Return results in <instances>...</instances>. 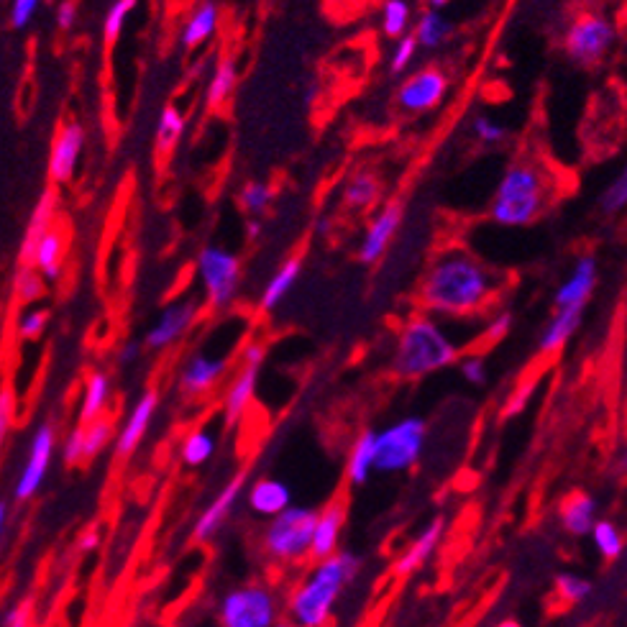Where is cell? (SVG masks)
Returning a JSON list of instances; mask_svg holds the SVG:
<instances>
[{
  "mask_svg": "<svg viewBox=\"0 0 627 627\" xmlns=\"http://www.w3.org/2000/svg\"><path fill=\"white\" fill-rule=\"evenodd\" d=\"M500 290V277L466 249L443 251L433 259L420 285V302L430 313L469 318L487 308Z\"/></svg>",
  "mask_w": 627,
  "mask_h": 627,
  "instance_id": "obj_1",
  "label": "cell"
},
{
  "mask_svg": "<svg viewBox=\"0 0 627 627\" xmlns=\"http://www.w3.org/2000/svg\"><path fill=\"white\" fill-rule=\"evenodd\" d=\"M361 569V558L351 551L315 561L310 574L287 597V620L300 627H328L336 602Z\"/></svg>",
  "mask_w": 627,
  "mask_h": 627,
  "instance_id": "obj_2",
  "label": "cell"
},
{
  "mask_svg": "<svg viewBox=\"0 0 627 627\" xmlns=\"http://www.w3.org/2000/svg\"><path fill=\"white\" fill-rule=\"evenodd\" d=\"M459 343L430 315H413L397 336L392 369L402 379H420L459 359Z\"/></svg>",
  "mask_w": 627,
  "mask_h": 627,
  "instance_id": "obj_3",
  "label": "cell"
},
{
  "mask_svg": "<svg viewBox=\"0 0 627 627\" xmlns=\"http://www.w3.org/2000/svg\"><path fill=\"white\" fill-rule=\"evenodd\" d=\"M548 200V177L533 162H515L502 175L489 215L500 226H528L543 213Z\"/></svg>",
  "mask_w": 627,
  "mask_h": 627,
  "instance_id": "obj_4",
  "label": "cell"
},
{
  "mask_svg": "<svg viewBox=\"0 0 627 627\" xmlns=\"http://www.w3.org/2000/svg\"><path fill=\"white\" fill-rule=\"evenodd\" d=\"M315 523H318V510L313 507H287L282 515L272 517L264 528V553L277 564H297L305 556H310Z\"/></svg>",
  "mask_w": 627,
  "mask_h": 627,
  "instance_id": "obj_5",
  "label": "cell"
},
{
  "mask_svg": "<svg viewBox=\"0 0 627 627\" xmlns=\"http://www.w3.org/2000/svg\"><path fill=\"white\" fill-rule=\"evenodd\" d=\"M215 617L221 627H274L282 620V604L267 584H241L218 599Z\"/></svg>",
  "mask_w": 627,
  "mask_h": 627,
  "instance_id": "obj_6",
  "label": "cell"
},
{
  "mask_svg": "<svg viewBox=\"0 0 627 627\" xmlns=\"http://www.w3.org/2000/svg\"><path fill=\"white\" fill-rule=\"evenodd\" d=\"M425 420L418 415L402 418L387 428L377 430L374 448H377V471L397 474L413 469L425 451Z\"/></svg>",
  "mask_w": 627,
  "mask_h": 627,
  "instance_id": "obj_7",
  "label": "cell"
},
{
  "mask_svg": "<svg viewBox=\"0 0 627 627\" xmlns=\"http://www.w3.org/2000/svg\"><path fill=\"white\" fill-rule=\"evenodd\" d=\"M617 41V26L610 16L584 11L566 29L564 52L579 67H594L602 62Z\"/></svg>",
  "mask_w": 627,
  "mask_h": 627,
  "instance_id": "obj_8",
  "label": "cell"
},
{
  "mask_svg": "<svg viewBox=\"0 0 627 627\" xmlns=\"http://www.w3.org/2000/svg\"><path fill=\"white\" fill-rule=\"evenodd\" d=\"M198 277L213 310L228 308L241 285V262L223 246H205L198 254Z\"/></svg>",
  "mask_w": 627,
  "mask_h": 627,
  "instance_id": "obj_9",
  "label": "cell"
},
{
  "mask_svg": "<svg viewBox=\"0 0 627 627\" xmlns=\"http://www.w3.org/2000/svg\"><path fill=\"white\" fill-rule=\"evenodd\" d=\"M228 366H231V359L226 354H210L205 349L190 354V359L182 364L180 377H177L182 397L198 400V397L210 395L228 374Z\"/></svg>",
  "mask_w": 627,
  "mask_h": 627,
  "instance_id": "obj_10",
  "label": "cell"
},
{
  "mask_svg": "<svg viewBox=\"0 0 627 627\" xmlns=\"http://www.w3.org/2000/svg\"><path fill=\"white\" fill-rule=\"evenodd\" d=\"M448 93V75L441 67H423L413 72L397 90V105L407 113H430L443 103Z\"/></svg>",
  "mask_w": 627,
  "mask_h": 627,
  "instance_id": "obj_11",
  "label": "cell"
},
{
  "mask_svg": "<svg viewBox=\"0 0 627 627\" xmlns=\"http://www.w3.org/2000/svg\"><path fill=\"white\" fill-rule=\"evenodd\" d=\"M54 443H57V433L49 423H41L36 428L34 438H31V448H29V459H26L24 469L18 474V482L13 494H16L18 502L31 500L36 492L41 489L44 479L49 474V466H52V456H54Z\"/></svg>",
  "mask_w": 627,
  "mask_h": 627,
  "instance_id": "obj_12",
  "label": "cell"
},
{
  "mask_svg": "<svg viewBox=\"0 0 627 627\" xmlns=\"http://www.w3.org/2000/svg\"><path fill=\"white\" fill-rule=\"evenodd\" d=\"M200 315V302L195 297H185V300H177L172 305L162 310V315L157 318V323L146 331V349L151 351H164L169 346H175L182 336L192 328V323L198 320Z\"/></svg>",
  "mask_w": 627,
  "mask_h": 627,
  "instance_id": "obj_13",
  "label": "cell"
},
{
  "mask_svg": "<svg viewBox=\"0 0 627 627\" xmlns=\"http://www.w3.org/2000/svg\"><path fill=\"white\" fill-rule=\"evenodd\" d=\"M82 146H85V131L80 123H62L49 151V180L54 185H67L75 177Z\"/></svg>",
  "mask_w": 627,
  "mask_h": 627,
  "instance_id": "obj_14",
  "label": "cell"
},
{
  "mask_svg": "<svg viewBox=\"0 0 627 627\" xmlns=\"http://www.w3.org/2000/svg\"><path fill=\"white\" fill-rule=\"evenodd\" d=\"M246 489V471H239L236 477H231L226 482V487L215 494V500L200 512V517L195 520V528H192V538L198 543H208L210 538L218 535V530L226 525V520L231 517L233 507L241 500V494Z\"/></svg>",
  "mask_w": 627,
  "mask_h": 627,
  "instance_id": "obj_15",
  "label": "cell"
},
{
  "mask_svg": "<svg viewBox=\"0 0 627 627\" xmlns=\"http://www.w3.org/2000/svg\"><path fill=\"white\" fill-rule=\"evenodd\" d=\"M599 279V264L594 256H579L569 277L556 290V310H584Z\"/></svg>",
  "mask_w": 627,
  "mask_h": 627,
  "instance_id": "obj_16",
  "label": "cell"
},
{
  "mask_svg": "<svg viewBox=\"0 0 627 627\" xmlns=\"http://www.w3.org/2000/svg\"><path fill=\"white\" fill-rule=\"evenodd\" d=\"M402 226V208L397 203H389L374 215V221L366 228L364 239L359 244V259L364 264H377L384 256V251L389 249L395 233Z\"/></svg>",
  "mask_w": 627,
  "mask_h": 627,
  "instance_id": "obj_17",
  "label": "cell"
},
{
  "mask_svg": "<svg viewBox=\"0 0 627 627\" xmlns=\"http://www.w3.org/2000/svg\"><path fill=\"white\" fill-rule=\"evenodd\" d=\"M443 533H446V520H443V517H433V520L410 540V546L397 556L395 569L392 571H395L397 576H410L418 569H423L430 558H433V553L438 551V546H441Z\"/></svg>",
  "mask_w": 627,
  "mask_h": 627,
  "instance_id": "obj_18",
  "label": "cell"
},
{
  "mask_svg": "<svg viewBox=\"0 0 627 627\" xmlns=\"http://www.w3.org/2000/svg\"><path fill=\"white\" fill-rule=\"evenodd\" d=\"M157 407H159L157 392H146V395L139 397V402L131 407V413H128L121 433L116 436L118 459H123V456H128V453H134L136 446L144 441V436L149 433L151 420H154V413H157Z\"/></svg>",
  "mask_w": 627,
  "mask_h": 627,
  "instance_id": "obj_19",
  "label": "cell"
},
{
  "mask_svg": "<svg viewBox=\"0 0 627 627\" xmlns=\"http://www.w3.org/2000/svg\"><path fill=\"white\" fill-rule=\"evenodd\" d=\"M246 502H249V510L254 515L272 520V517L282 515L287 507H292V489L282 479L262 477L249 487Z\"/></svg>",
  "mask_w": 627,
  "mask_h": 627,
  "instance_id": "obj_20",
  "label": "cell"
},
{
  "mask_svg": "<svg viewBox=\"0 0 627 627\" xmlns=\"http://www.w3.org/2000/svg\"><path fill=\"white\" fill-rule=\"evenodd\" d=\"M54 215H57V190H47L39 198V203H36L29 223H26L24 241H21V251H18L21 267H31L36 246L54 228Z\"/></svg>",
  "mask_w": 627,
  "mask_h": 627,
  "instance_id": "obj_21",
  "label": "cell"
},
{
  "mask_svg": "<svg viewBox=\"0 0 627 627\" xmlns=\"http://www.w3.org/2000/svg\"><path fill=\"white\" fill-rule=\"evenodd\" d=\"M343 520H346V510H343L341 502H331L328 507L318 512V523H315L313 533V546H310V556L315 561H323V558L338 553V540L343 533Z\"/></svg>",
  "mask_w": 627,
  "mask_h": 627,
  "instance_id": "obj_22",
  "label": "cell"
},
{
  "mask_svg": "<svg viewBox=\"0 0 627 627\" xmlns=\"http://www.w3.org/2000/svg\"><path fill=\"white\" fill-rule=\"evenodd\" d=\"M256 379H259V369L256 366H241L236 377L231 379L223 397V415H226L228 425H236L246 415L256 395Z\"/></svg>",
  "mask_w": 627,
  "mask_h": 627,
  "instance_id": "obj_23",
  "label": "cell"
},
{
  "mask_svg": "<svg viewBox=\"0 0 627 627\" xmlns=\"http://www.w3.org/2000/svg\"><path fill=\"white\" fill-rule=\"evenodd\" d=\"M597 500L592 494L587 492H574L569 494L564 502H561V510H558V517H561V525L569 535H589L592 533L594 523H597Z\"/></svg>",
  "mask_w": 627,
  "mask_h": 627,
  "instance_id": "obj_24",
  "label": "cell"
},
{
  "mask_svg": "<svg viewBox=\"0 0 627 627\" xmlns=\"http://www.w3.org/2000/svg\"><path fill=\"white\" fill-rule=\"evenodd\" d=\"M64 254H67V231L62 226H54L52 231L39 241L31 259V269L41 274V279H59L64 267Z\"/></svg>",
  "mask_w": 627,
  "mask_h": 627,
  "instance_id": "obj_25",
  "label": "cell"
},
{
  "mask_svg": "<svg viewBox=\"0 0 627 627\" xmlns=\"http://www.w3.org/2000/svg\"><path fill=\"white\" fill-rule=\"evenodd\" d=\"M581 315L584 310H556V315L548 320L538 338L540 354H556L558 349H564L569 338L579 331Z\"/></svg>",
  "mask_w": 627,
  "mask_h": 627,
  "instance_id": "obj_26",
  "label": "cell"
},
{
  "mask_svg": "<svg viewBox=\"0 0 627 627\" xmlns=\"http://www.w3.org/2000/svg\"><path fill=\"white\" fill-rule=\"evenodd\" d=\"M218 21H221V11L215 3H200L195 11L187 16L185 26H182L180 41L185 49H198L200 44L210 39L218 31Z\"/></svg>",
  "mask_w": 627,
  "mask_h": 627,
  "instance_id": "obj_27",
  "label": "cell"
},
{
  "mask_svg": "<svg viewBox=\"0 0 627 627\" xmlns=\"http://www.w3.org/2000/svg\"><path fill=\"white\" fill-rule=\"evenodd\" d=\"M374 436L377 430H366L354 441L349 451V461H346V474H349V482L361 487V484L369 482L374 471H377V448H374Z\"/></svg>",
  "mask_w": 627,
  "mask_h": 627,
  "instance_id": "obj_28",
  "label": "cell"
},
{
  "mask_svg": "<svg viewBox=\"0 0 627 627\" xmlns=\"http://www.w3.org/2000/svg\"><path fill=\"white\" fill-rule=\"evenodd\" d=\"M108 400H111V377L105 372H93L85 379V389H82L80 425H88L105 418Z\"/></svg>",
  "mask_w": 627,
  "mask_h": 627,
  "instance_id": "obj_29",
  "label": "cell"
},
{
  "mask_svg": "<svg viewBox=\"0 0 627 627\" xmlns=\"http://www.w3.org/2000/svg\"><path fill=\"white\" fill-rule=\"evenodd\" d=\"M300 272H302L300 256H290L287 262H282V267L272 274V279H269L267 287H264L262 297H259V308H262L264 313L277 308L279 302L290 295V290L295 287L297 279H300Z\"/></svg>",
  "mask_w": 627,
  "mask_h": 627,
  "instance_id": "obj_30",
  "label": "cell"
},
{
  "mask_svg": "<svg viewBox=\"0 0 627 627\" xmlns=\"http://www.w3.org/2000/svg\"><path fill=\"white\" fill-rule=\"evenodd\" d=\"M236 82H239V67H236V59L223 57L221 62L215 64L213 75H210L208 90H205V103L210 108H218V105L226 103L231 98V93L236 90Z\"/></svg>",
  "mask_w": 627,
  "mask_h": 627,
  "instance_id": "obj_31",
  "label": "cell"
},
{
  "mask_svg": "<svg viewBox=\"0 0 627 627\" xmlns=\"http://www.w3.org/2000/svg\"><path fill=\"white\" fill-rule=\"evenodd\" d=\"M215 448H218V438H215L213 430H190L180 446V461L185 466H190V469H198V466L208 464L213 459Z\"/></svg>",
  "mask_w": 627,
  "mask_h": 627,
  "instance_id": "obj_32",
  "label": "cell"
},
{
  "mask_svg": "<svg viewBox=\"0 0 627 627\" xmlns=\"http://www.w3.org/2000/svg\"><path fill=\"white\" fill-rule=\"evenodd\" d=\"M451 34V24L448 18L443 16V11H436V8H425L418 18V26H415V41L418 47L423 49H436L441 47L443 41Z\"/></svg>",
  "mask_w": 627,
  "mask_h": 627,
  "instance_id": "obj_33",
  "label": "cell"
},
{
  "mask_svg": "<svg viewBox=\"0 0 627 627\" xmlns=\"http://www.w3.org/2000/svg\"><path fill=\"white\" fill-rule=\"evenodd\" d=\"M379 198V180L374 172H356L343 190V203L354 210L372 208Z\"/></svg>",
  "mask_w": 627,
  "mask_h": 627,
  "instance_id": "obj_34",
  "label": "cell"
},
{
  "mask_svg": "<svg viewBox=\"0 0 627 627\" xmlns=\"http://www.w3.org/2000/svg\"><path fill=\"white\" fill-rule=\"evenodd\" d=\"M589 538H592L594 548H597V553L602 558H607V561H615V558H620L622 548H625V538H622V530L617 528L612 520H597L592 528V533H589Z\"/></svg>",
  "mask_w": 627,
  "mask_h": 627,
  "instance_id": "obj_35",
  "label": "cell"
},
{
  "mask_svg": "<svg viewBox=\"0 0 627 627\" xmlns=\"http://www.w3.org/2000/svg\"><path fill=\"white\" fill-rule=\"evenodd\" d=\"M182 131H185V116H182L180 108L169 105L164 108L162 116H159L157 123V151L159 154H169L175 149L177 141H180Z\"/></svg>",
  "mask_w": 627,
  "mask_h": 627,
  "instance_id": "obj_36",
  "label": "cell"
},
{
  "mask_svg": "<svg viewBox=\"0 0 627 627\" xmlns=\"http://www.w3.org/2000/svg\"><path fill=\"white\" fill-rule=\"evenodd\" d=\"M410 21H413V8L407 0H387L382 6V31L389 39L407 36Z\"/></svg>",
  "mask_w": 627,
  "mask_h": 627,
  "instance_id": "obj_37",
  "label": "cell"
},
{
  "mask_svg": "<svg viewBox=\"0 0 627 627\" xmlns=\"http://www.w3.org/2000/svg\"><path fill=\"white\" fill-rule=\"evenodd\" d=\"M82 438H85V448H82V464H85V461H93L113 441V420L100 418L95 423L82 425Z\"/></svg>",
  "mask_w": 627,
  "mask_h": 627,
  "instance_id": "obj_38",
  "label": "cell"
},
{
  "mask_svg": "<svg viewBox=\"0 0 627 627\" xmlns=\"http://www.w3.org/2000/svg\"><path fill=\"white\" fill-rule=\"evenodd\" d=\"M556 592H558V597L564 599V602L581 604L584 599L592 597V581L584 579V576H579V574H569V571H564V574L556 576Z\"/></svg>",
  "mask_w": 627,
  "mask_h": 627,
  "instance_id": "obj_39",
  "label": "cell"
},
{
  "mask_svg": "<svg viewBox=\"0 0 627 627\" xmlns=\"http://www.w3.org/2000/svg\"><path fill=\"white\" fill-rule=\"evenodd\" d=\"M239 200H241V205H244L246 213L259 215L272 205L274 190L267 185V182H246V185L241 187Z\"/></svg>",
  "mask_w": 627,
  "mask_h": 627,
  "instance_id": "obj_40",
  "label": "cell"
},
{
  "mask_svg": "<svg viewBox=\"0 0 627 627\" xmlns=\"http://www.w3.org/2000/svg\"><path fill=\"white\" fill-rule=\"evenodd\" d=\"M49 326V310L47 308H29L18 315V336L26 338V341H36V338L44 336Z\"/></svg>",
  "mask_w": 627,
  "mask_h": 627,
  "instance_id": "obj_41",
  "label": "cell"
},
{
  "mask_svg": "<svg viewBox=\"0 0 627 627\" xmlns=\"http://www.w3.org/2000/svg\"><path fill=\"white\" fill-rule=\"evenodd\" d=\"M134 8H136L134 0H118V3H113V6L108 8V13H105L103 18V36L108 44H113V41L121 36L123 24H126V18L131 16Z\"/></svg>",
  "mask_w": 627,
  "mask_h": 627,
  "instance_id": "obj_42",
  "label": "cell"
},
{
  "mask_svg": "<svg viewBox=\"0 0 627 627\" xmlns=\"http://www.w3.org/2000/svg\"><path fill=\"white\" fill-rule=\"evenodd\" d=\"M13 292L21 302H34L44 295V279L36 269L21 267L16 274V282H13Z\"/></svg>",
  "mask_w": 627,
  "mask_h": 627,
  "instance_id": "obj_43",
  "label": "cell"
},
{
  "mask_svg": "<svg viewBox=\"0 0 627 627\" xmlns=\"http://www.w3.org/2000/svg\"><path fill=\"white\" fill-rule=\"evenodd\" d=\"M602 208L604 213H620L627 208V164L620 169V175L610 182V187L604 190L602 195Z\"/></svg>",
  "mask_w": 627,
  "mask_h": 627,
  "instance_id": "obj_44",
  "label": "cell"
},
{
  "mask_svg": "<svg viewBox=\"0 0 627 627\" xmlns=\"http://www.w3.org/2000/svg\"><path fill=\"white\" fill-rule=\"evenodd\" d=\"M471 131H474V136L487 146H497L507 139V128L502 126L500 121H494L492 116H487V113H479V116L471 121Z\"/></svg>",
  "mask_w": 627,
  "mask_h": 627,
  "instance_id": "obj_45",
  "label": "cell"
},
{
  "mask_svg": "<svg viewBox=\"0 0 627 627\" xmlns=\"http://www.w3.org/2000/svg\"><path fill=\"white\" fill-rule=\"evenodd\" d=\"M415 54H418V41H415L413 34L397 39L395 49H392V57H389V70L395 72V75L405 72L407 67L415 62Z\"/></svg>",
  "mask_w": 627,
  "mask_h": 627,
  "instance_id": "obj_46",
  "label": "cell"
},
{
  "mask_svg": "<svg viewBox=\"0 0 627 627\" xmlns=\"http://www.w3.org/2000/svg\"><path fill=\"white\" fill-rule=\"evenodd\" d=\"M512 323H515V318H512L510 310H502V313H494L492 318H489L487 323H484L482 336L487 338L489 343L502 341V338H505L507 333L512 331Z\"/></svg>",
  "mask_w": 627,
  "mask_h": 627,
  "instance_id": "obj_47",
  "label": "cell"
},
{
  "mask_svg": "<svg viewBox=\"0 0 627 627\" xmlns=\"http://www.w3.org/2000/svg\"><path fill=\"white\" fill-rule=\"evenodd\" d=\"M487 361H484V356L479 354H466L464 359H461V377L466 379L469 384H477V387H482L484 382H487Z\"/></svg>",
  "mask_w": 627,
  "mask_h": 627,
  "instance_id": "obj_48",
  "label": "cell"
},
{
  "mask_svg": "<svg viewBox=\"0 0 627 627\" xmlns=\"http://www.w3.org/2000/svg\"><path fill=\"white\" fill-rule=\"evenodd\" d=\"M535 387H538V379H530V382L520 384V387H517L515 392H512V395H510V400H507L505 413H502V415H505V418H512V415L523 413L525 407H528L530 397L535 395Z\"/></svg>",
  "mask_w": 627,
  "mask_h": 627,
  "instance_id": "obj_49",
  "label": "cell"
},
{
  "mask_svg": "<svg viewBox=\"0 0 627 627\" xmlns=\"http://www.w3.org/2000/svg\"><path fill=\"white\" fill-rule=\"evenodd\" d=\"M82 448H85V438H82V425L72 428L64 438V446H62V456H64V464L77 466L82 464Z\"/></svg>",
  "mask_w": 627,
  "mask_h": 627,
  "instance_id": "obj_50",
  "label": "cell"
},
{
  "mask_svg": "<svg viewBox=\"0 0 627 627\" xmlns=\"http://www.w3.org/2000/svg\"><path fill=\"white\" fill-rule=\"evenodd\" d=\"M13 392L8 387L0 389V453H3V446H6V438H8V430H11L13 423Z\"/></svg>",
  "mask_w": 627,
  "mask_h": 627,
  "instance_id": "obj_51",
  "label": "cell"
},
{
  "mask_svg": "<svg viewBox=\"0 0 627 627\" xmlns=\"http://www.w3.org/2000/svg\"><path fill=\"white\" fill-rule=\"evenodd\" d=\"M39 3L36 0H16L11 6V26L13 29H26L34 21Z\"/></svg>",
  "mask_w": 627,
  "mask_h": 627,
  "instance_id": "obj_52",
  "label": "cell"
},
{
  "mask_svg": "<svg viewBox=\"0 0 627 627\" xmlns=\"http://www.w3.org/2000/svg\"><path fill=\"white\" fill-rule=\"evenodd\" d=\"M3 627H31V610L29 604H16L6 612Z\"/></svg>",
  "mask_w": 627,
  "mask_h": 627,
  "instance_id": "obj_53",
  "label": "cell"
},
{
  "mask_svg": "<svg viewBox=\"0 0 627 627\" xmlns=\"http://www.w3.org/2000/svg\"><path fill=\"white\" fill-rule=\"evenodd\" d=\"M264 356H267V351H264L262 343H246L244 351H241V366H256V369H262L264 364Z\"/></svg>",
  "mask_w": 627,
  "mask_h": 627,
  "instance_id": "obj_54",
  "label": "cell"
},
{
  "mask_svg": "<svg viewBox=\"0 0 627 627\" xmlns=\"http://www.w3.org/2000/svg\"><path fill=\"white\" fill-rule=\"evenodd\" d=\"M57 24L59 29H72V26L77 24V6L75 3H62L57 11Z\"/></svg>",
  "mask_w": 627,
  "mask_h": 627,
  "instance_id": "obj_55",
  "label": "cell"
},
{
  "mask_svg": "<svg viewBox=\"0 0 627 627\" xmlns=\"http://www.w3.org/2000/svg\"><path fill=\"white\" fill-rule=\"evenodd\" d=\"M141 356V343L139 341H126L121 346V351H118V364L121 366H128V364H134L136 359Z\"/></svg>",
  "mask_w": 627,
  "mask_h": 627,
  "instance_id": "obj_56",
  "label": "cell"
},
{
  "mask_svg": "<svg viewBox=\"0 0 627 627\" xmlns=\"http://www.w3.org/2000/svg\"><path fill=\"white\" fill-rule=\"evenodd\" d=\"M100 546V535L95 533V530H90V533H85L80 538V551L82 553H90V551H95V548Z\"/></svg>",
  "mask_w": 627,
  "mask_h": 627,
  "instance_id": "obj_57",
  "label": "cell"
},
{
  "mask_svg": "<svg viewBox=\"0 0 627 627\" xmlns=\"http://www.w3.org/2000/svg\"><path fill=\"white\" fill-rule=\"evenodd\" d=\"M246 231H249V239H256V236H259V233H262V223L254 221V218H251L249 226H246Z\"/></svg>",
  "mask_w": 627,
  "mask_h": 627,
  "instance_id": "obj_58",
  "label": "cell"
},
{
  "mask_svg": "<svg viewBox=\"0 0 627 627\" xmlns=\"http://www.w3.org/2000/svg\"><path fill=\"white\" fill-rule=\"evenodd\" d=\"M6 520H8V505L0 502V538H3V530H6Z\"/></svg>",
  "mask_w": 627,
  "mask_h": 627,
  "instance_id": "obj_59",
  "label": "cell"
},
{
  "mask_svg": "<svg viewBox=\"0 0 627 627\" xmlns=\"http://www.w3.org/2000/svg\"><path fill=\"white\" fill-rule=\"evenodd\" d=\"M494 627H525V625H520V622H515V620H505V622H500V625H494Z\"/></svg>",
  "mask_w": 627,
  "mask_h": 627,
  "instance_id": "obj_60",
  "label": "cell"
},
{
  "mask_svg": "<svg viewBox=\"0 0 627 627\" xmlns=\"http://www.w3.org/2000/svg\"><path fill=\"white\" fill-rule=\"evenodd\" d=\"M274 627H300V625H295V622H290V620H279Z\"/></svg>",
  "mask_w": 627,
  "mask_h": 627,
  "instance_id": "obj_61",
  "label": "cell"
}]
</instances>
